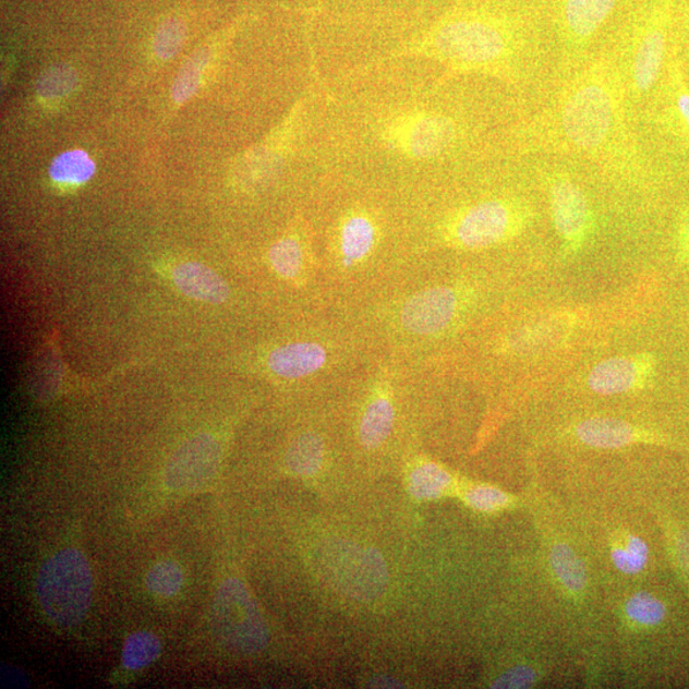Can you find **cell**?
<instances>
[{
	"mask_svg": "<svg viewBox=\"0 0 689 689\" xmlns=\"http://www.w3.org/2000/svg\"><path fill=\"white\" fill-rule=\"evenodd\" d=\"M666 49L664 22L653 17L632 32L621 56H617L631 105L643 99L661 80Z\"/></svg>",
	"mask_w": 689,
	"mask_h": 689,
	"instance_id": "obj_12",
	"label": "cell"
},
{
	"mask_svg": "<svg viewBox=\"0 0 689 689\" xmlns=\"http://www.w3.org/2000/svg\"><path fill=\"white\" fill-rule=\"evenodd\" d=\"M211 52L208 49H201L186 61L181 72L172 85L171 95L177 104L190 100L197 93L202 77L209 62Z\"/></svg>",
	"mask_w": 689,
	"mask_h": 689,
	"instance_id": "obj_24",
	"label": "cell"
},
{
	"mask_svg": "<svg viewBox=\"0 0 689 689\" xmlns=\"http://www.w3.org/2000/svg\"><path fill=\"white\" fill-rule=\"evenodd\" d=\"M626 611L628 617L645 626H655L665 618V605L648 593L629 599Z\"/></svg>",
	"mask_w": 689,
	"mask_h": 689,
	"instance_id": "obj_30",
	"label": "cell"
},
{
	"mask_svg": "<svg viewBox=\"0 0 689 689\" xmlns=\"http://www.w3.org/2000/svg\"><path fill=\"white\" fill-rule=\"evenodd\" d=\"M268 264L280 280L295 287H303L310 281L316 282L322 273L313 242L309 241L303 231L298 230L277 239L268 250Z\"/></svg>",
	"mask_w": 689,
	"mask_h": 689,
	"instance_id": "obj_15",
	"label": "cell"
},
{
	"mask_svg": "<svg viewBox=\"0 0 689 689\" xmlns=\"http://www.w3.org/2000/svg\"><path fill=\"white\" fill-rule=\"evenodd\" d=\"M451 483V476L444 468L434 462H423L410 475V492L419 499H433L440 496Z\"/></svg>",
	"mask_w": 689,
	"mask_h": 689,
	"instance_id": "obj_22",
	"label": "cell"
},
{
	"mask_svg": "<svg viewBox=\"0 0 689 689\" xmlns=\"http://www.w3.org/2000/svg\"><path fill=\"white\" fill-rule=\"evenodd\" d=\"M619 0H561L558 37L561 71L578 69L589 58L591 44L612 16Z\"/></svg>",
	"mask_w": 689,
	"mask_h": 689,
	"instance_id": "obj_13",
	"label": "cell"
},
{
	"mask_svg": "<svg viewBox=\"0 0 689 689\" xmlns=\"http://www.w3.org/2000/svg\"><path fill=\"white\" fill-rule=\"evenodd\" d=\"M534 681V673L527 668H517L505 674L498 679L494 687L498 688H522L528 687Z\"/></svg>",
	"mask_w": 689,
	"mask_h": 689,
	"instance_id": "obj_32",
	"label": "cell"
},
{
	"mask_svg": "<svg viewBox=\"0 0 689 689\" xmlns=\"http://www.w3.org/2000/svg\"><path fill=\"white\" fill-rule=\"evenodd\" d=\"M554 229L568 253L582 250L594 230V214L585 191L566 170L545 174Z\"/></svg>",
	"mask_w": 689,
	"mask_h": 689,
	"instance_id": "obj_11",
	"label": "cell"
},
{
	"mask_svg": "<svg viewBox=\"0 0 689 689\" xmlns=\"http://www.w3.org/2000/svg\"><path fill=\"white\" fill-rule=\"evenodd\" d=\"M96 165L82 149H72L56 157L49 168L52 181L64 185L85 184L95 174Z\"/></svg>",
	"mask_w": 689,
	"mask_h": 689,
	"instance_id": "obj_21",
	"label": "cell"
},
{
	"mask_svg": "<svg viewBox=\"0 0 689 689\" xmlns=\"http://www.w3.org/2000/svg\"><path fill=\"white\" fill-rule=\"evenodd\" d=\"M177 288L194 301L223 304L230 297V288L222 277L197 262H185L172 271Z\"/></svg>",
	"mask_w": 689,
	"mask_h": 689,
	"instance_id": "obj_17",
	"label": "cell"
},
{
	"mask_svg": "<svg viewBox=\"0 0 689 689\" xmlns=\"http://www.w3.org/2000/svg\"><path fill=\"white\" fill-rule=\"evenodd\" d=\"M222 459L220 440L213 434L202 433L186 440L171 456L165 483L172 491L192 492L204 488L219 471Z\"/></svg>",
	"mask_w": 689,
	"mask_h": 689,
	"instance_id": "obj_14",
	"label": "cell"
},
{
	"mask_svg": "<svg viewBox=\"0 0 689 689\" xmlns=\"http://www.w3.org/2000/svg\"><path fill=\"white\" fill-rule=\"evenodd\" d=\"M612 558L619 571L627 575L639 573L648 564V545L638 536H629L624 544L613 549Z\"/></svg>",
	"mask_w": 689,
	"mask_h": 689,
	"instance_id": "obj_28",
	"label": "cell"
},
{
	"mask_svg": "<svg viewBox=\"0 0 689 689\" xmlns=\"http://www.w3.org/2000/svg\"><path fill=\"white\" fill-rule=\"evenodd\" d=\"M384 230L379 217L368 207L355 206L337 221L329 246V279L336 283H358L370 279L376 264Z\"/></svg>",
	"mask_w": 689,
	"mask_h": 689,
	"instance_id": "obj_7",
	"label": "cell"
},
{
	"mask_svg": "<svg viewBox=\"0 0 689 689\" xmlns=\"http://www.w3.org/2000/svg\"><path fill=\"white\" fill-rule=\"evenodd\" d=\"M551 559L554 572L569 591L580 593L585 589V567L571 548L564 544L554 546Z\"/></svg>",
	"mask_w": 689,
	"mask_h": 689,
	"instance_id": "obj_23",
	"label": "cell"
},
{
	"mask_svg": "<svg viewBox=\"0 0 689 689\" xmlns=\"http://www.w3.org/2000/svg\"><path fill=\"white\" fill-rule=\"evenodd\" d=\"M400 377L399 366L389 359H380L364 374L365 392L358 439L368 451L384 447L392 436L397 418L396 386Z\"/></svg>",
	"mask_w": 689,
	"mask_h": 689,
	"instance_id": "obj_10",
	"label": "cell"
},
{
	"mask_svg": "<svg viewBox=\"0 0 689 689\" xmlns=\"http://www.w3.org/2000/svg\"><path fill=\"white\" fill-rule=\"evenodd\" d=\"M326 460V444L316 432L299 434L285 454V466L290 473L299 476H313L324 468Z\"/></svg>",
	"mask_w": 689,
	"mask_h": 689,
	"instance_id": "obj_20",
	"label": "cell"
},
{
	"mask_svg": "<svg viewBox=\"0 0 689 689\" xmlns=\"http://www.w3.org/2000/svg\"><path fill=\"white\" fill-rule=\"evenodd\" d=\"M182 568L174 561H160L147 575V588L153 594L161 597L174 596L183 587Z\"/></svg>",
	"mask_w": 689,
	"mask_h": 689,
	"instance_id": "obj_27",
	"label": "cell"
},
{
	"mask_svg": "<svg viewBox=\"0 0 689 689\" xmlns=\"http://www.w3.org/2000/svg\"><path fill=\"white\" fill-rule=\"evenodd\" d=\"M654 371V358L648 354L606 359L590 372L588 385L599 395L627 394L645 386Z\"/></svg>",
	"mask_w": 689,
	"mask_h": 689,
	"instance_id": "obj_16",
	"label": "cell"
},
{
	"mask_svg": "<svg viewBox=\"0 0 689 689\" xmlns=\"http://www.w3.org/2000/svg\"><path fill=\"white\" fill-rule=\"evenodd\" d=\"M460 125L451 117L434 111H416L396 118L384 132L388 146L413 159H436L456 146Z\"/></svg>",
	"mask_w": 689,
	"mask_h": 689,
	"instance_id": "obj_9",
	"label": "cell"
},
{
	"mask_svg": "<svg viewBox=\"0 0 689 689\" xmlns=\"http://www.w3.org/2000/svg\"><path fill=\"white\" fill-rule=\"evenodd\" d=\"M576 434L583 444L604 449L625 447L639 438L631 424L613 418L589 419L578 426Z\"/></svg>",
	"mask_w": 689,
	"mask_h": 689,
	"instance_id": "obj_19",
	"label": "cell"
},
{
	"mask_svg": "<svg viewBox=\"0 0 689 689\" xmlns=\"http://www.w3.org/2000/svg\"><path fill=\"white\" fill-rule=\"evenodd\" d=\"M161 651L160 640L149 632L134 633L125 641L123 664L126 669L140 670L153 664Z\"/></svg>",
	"mask_w": 689,
	"mask_h": 689,
	"instance_id": "obj_26",
	"label": "cell"
},
{
	"mask_svg": "<svg viewBox=\"0 0 689 689\" xmlns=\"http://www.w3.org/2000/svg\"><path fill=\"white\" fill-rule=\"evenodd\" d=\"M629 108L616 52L590 56L522 125L520 148L527 154L578 156L612 174L633 177L641 159Z\"/></svg>",
	"mask_w": 689,
	"mask_h": 689,
	"instance_id": "obj_1",
	"label": "cell"
},
{
	"mask_svg": "<svg viewBox=\"0 0 689 689\" xmlns=\"http://www.w3.org/2000/svg\"><path fill=\"white\" fill-rule=\"evenodd\" d=\"M353 339H343L331 329L313 327L312 333L276 344L268 351L265 364L271 376L303 384L333 377L343 370L356 353Z\"/></svg>",
	"mask_w": 689,
	"mask_h": 689,
	"instance_id": "obj_5",
	"label": "cell"
},
{
	"mask_svg": "<svg viewBox=\"0 0 689 689\" xmlns=\"http://www.w3.org/2000/svg\"><path fill=\"white\" fill-rule=\"evenodd\" d=\"M674 105H676L681 125L685 126L689 138V93L686 88L678 89L674 96Z\"/></svg>",
	"mask_w": 689,
	"mask_h": 689,
	"instance_id": "obj_33",
	"label": "cell"
},
{
	"mask_svg": "<svg viewBox=\"0 0 689 689\" xmlns=\"http://www.w3.org/2000/svg\"><path fill=\"white\" fill-rule=\"evenodd\" d=\"M78 84L77 73L71 67L57 65L45 71L37 81V95L43 100L56 102L70 96Z\"/></svg>",
	"mask_w": 689,
	"mask_h": 689,
	"instance_id": "obj_25",
	"label": "cell"
},
{
	"mask_svg": "<svg viewBox=\"0 0 689 689\" xmlns=\"http://www.w3.org/2000/svg\"><path fill=\"white\" fill-rule=\"evenodd\" d=\"M185 26L181 20L168 19L157 28L154 37V50L162 61L174 58L182 49Z\"/></svg>",
	"mask_w": 689,
	"mask_h": 689,
	"instance_id": "obj_29",
	"label": "cell"
},
{
	"mask_svg": "<svg viewBox=\"0 0 689 689\" xmlns=\"http://www.w3.org/2000/svg\"><path fill=\"white\" fill-rule=\"evenodd\" d=\"M534 220L529 202L491 197L449 214L438 227L439 241L457 251L494 249L520 237Z\"/></svg>",
	"mask_w": 689,
	"mask_h": 689,
	"instance_id": "obj_3",
	"label": "cell"
},
{
	"mask_svg": "<svg viewBox=\"0 0 689 689\" xmlns=\"http://www.w3.org/2000/svg\"><path fill=\"white\" fill-rule=\"evenodd\" d=\"M93 590L92 568L76 549L55 554L37 576V599L47 617L58 626L71 627L84 619Z\"/></svg>",
	"mask_w": 689,
	"mask_h": 689,
	"instance_id": "obj_6",
	"label": "cell"
},
{
	"mask_svg": "<svg viewBox=\"0 0 689 689\" xmlns=\"http://www.w3.org/2000/svg\"><path fill=\"white\" fill-rule=\"evenodd\" d=\"M467 294L447 283L415 288L385 309V325L406 344L436 339L449 331L466 311Z\"/></svg>",
	"mask_w": 689,
	"mask_h": 689,
	"instance_id": "obj_4",
	"label": "cell"
},
{
	"mask_svg": "<svg viewBox=\"0 0 689 689\" xmlns=\"http://www.w3.org/2000/svg\"><path fill=\"white\" fill-rule=\"evenodd\" d=\"M436 59L456 72L494 74L519 81L537 56L513 22L489 14L462 13L442 22L411 51Z\"/></svg>",
	"mask_w": 689,
	"mask_h": 689,
	"instance_id": "obj_2",
	"label": "cell"
},
{
	"mask_svg": "<svg viewBox=\"0 0 689 689\" xmlns=\"http://www.w3.org/2000/svg\"><path fill=\"white\" fill-rule=\"evenodd\" d=\"M468 501L479 511L491 512L506 506L508 497L504 492L492 488V486H479L468 494Z\"/></svg>",
	"mask_w": 689,
	"mask_h": 689,
	"instance_id": "obj_31",
	"label": "cell"
},
{
	"mask_svg": "<svg viewBox=\"0 0 689 689\" xmlns=\"http://www.w3.org/2000/svg\"><path fill=\"white\" fill-rule=\"evenodd\" d=\"M213 621L221 641L238 653H258L267 643V628L258 605L238 579L223 581L217 589Z\"/></svg>",
	"mask_w": 689,
	"mask_h": 689,
	"instance_id": "obj_8",
	"label": "cell"
},
{
	"mask_svg": "<svg viewBox=\"0 0 689 689\" xmlns=\"http://www.w3.org/2000/svg\"><path fill=\"white\" fill-rule=\"evenodd\" d=\"M3 670L10 673L12 676V680H10L9 684L5 685V687H25L26 678L24 677V674H17V676H13L14 668H10V666H3Z\"/></svg>",
	"mask_w": 689,
	"mask_h": 689,
	"instance_id": "obj_35",
	"label": "cell"
},
{
	"mask_svg": "<svg viewBox=\"0 0 689 689\" xmlns=\"http://www.w3.org/2000/svg\"><path fill=\"white\" fill-rule=\"evenodd\" d=\"M679 256L689 262V211L681 217L678 234Z\"/></svg>",
	"mask_w": 689,
	"mask_h": 689,
	"instance_id": "obj_34",
	"label": "cell"
},
{
	"mask_svg": "<svg viewBox=\"0 0 689 689\" xmlns=\"http://www.w3.org/2000/svg\"><path fill=\"white\" fill-rule=\"evenodd\" d=\"M571 328V319L565 316L541 318L513 329L506 337L505 348L515 354L533 353L556 344Z\"/></svg>",
	"mask_w": 689,
	"mask_h": 689,
	"instance_id": "obj_18",
	"label": "cell"
}]
</instances>
